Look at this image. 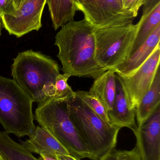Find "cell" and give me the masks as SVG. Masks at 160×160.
I'll return each mask as SVG.
<instances>
[{
	"label": "cell",
	"mask_w": 160,
	"mask_h": 160,
	"mask_svg": "<svg viewBox=\"0 0 160 160\" xmlns=\"http://www.w3.org/2000/svg\"><path fill=\"white\" fill-rule=\"evenodd\" d=\"M114 69L107 70L96 78L90 90L91 95L96 98L107 112L111 111L116 92V78Z\"/></svg>",
	"instance_id": "obj_14"
},
{
	"label": "cell",
	"mask_w": 160,
	"mask_h": 160,
	"mask_svg": "<svg viewBox=\"0 0 160 160\" xmlns=\"http://www.w3.org/2000/svg\"><path fill=\"white\" fill-rule=\"evenodd\" d=\"M75 94L76 96L80 98L95 112L103 120L111 123L108 112L96 98L90 94L88 91L83 90L75 91Z\"/></svg>",
	"instance_id": "obj_19"
},
{
	"label": "cell",
	"mask_w": 160,
	"mask_h": 160,
	"mask_svg": "<svg viewBox=\"0 0 160 160\" xmlns=\"http://www.w3.org/2000/svg\"><path fill=\"white\" fill-rule=\"evenodd\" d=\"M53 26L54 30L74 20L77 11L74 0H47Z\"/></svg>",
	"instance_id": "obj_16"
},
{
	"label": "cell",
	"mask_w": 160,
	"mask_h": 160,
	"mask_svg": "<svg viewBox=\"0 0 160 160\" xmlns=\"http://www.w3.org/2000/svg\"><path fill=\"white\" fill-rule=\"evenodd\" d=\"M15 4V7L17 10H18L22 5L25 0H13Z\"/></svg>",
	"instance_id": "obj_28"
},
{
	"label": "cell",
	"mask_w": 160,
	"mask_h": 160,
	"mask_svg": "<svg viewBox=\"0 0 160 160\" xmlns=\"http://www.w3.org/2000/svg\"><path fill=\"white\" fill-rule=\"evenodd\" d=\"M140 24L95 29V59L102 69H114L129 58Z\"/></svg>",
	"instance_id": "obj_6"
},
{
	"label": "cell",
	"mask_w": 160,
	"mask_h": 160,
	"mask_svg": "<svg viewBox=\"0 0 160 160\" xmlns=\"http://www.w3.org/2000/svg\"><path fill=\"white\" fill-rule=\"evenodd\" d=\"M47 0H25L16 17L1 15L4 28L10 35L21 37L42 27L41 18Z\"/></svg>",
	"instance_id": "obj_9"
},
{
	"label": "cell",
	"mask_w": 160,
	"mask_h": 160,
	"mask_svg": "<svg viewBox=\"0 0 160 160\" xmlns=\"http://www.w3.org/2000/svg\"><path fill=\"white\" fill-rule=\"evenodd\" d=\"M61 27L54 45L64 73L95 79L106 71L96 61L95 28L90 22L85 18L72 20Z\"/></svg>",
	"instance_id": "obj_1"
},
{
	"label": "cell",
	"mask_w": 160,
	"mask_h": 160,
	"mask_svg": "<svg viewBox=\"0 0 160 160\" xmlns=\"http://www.w3.org/2000/svg\"><path fill=\"white\" fill-rule=\"evenodd\" d=\"M67 106L70 117L93 160L100 159L115 148L121 128L103 120L76 95L67 100Z\"/></svg>",
	"instance_id": "obj_2"
},
{
	"label": "cell",
	"mask_w": 160,
	"mask_h": 160,
	"mask_svg": "<svg viewBox=\"0 0 160 160\" xmlns=\"http://www.w3.org/2000/svg\"><path fill=\"white\" fill-rule=\"evenodd\" d=\"M133 133L141 160H160V106Z\"/></svg>",
	"instance_id": "obj_10"
},
{
	"label": "cell",
	"mask_w": 160,
	"mask_h": 160,
	"mask_svg": "<svg viewBox=\"0 0 160 160\" xmlns=\"http://www.w3.org/2000/svg\"><path fill=\"white\" fill-rule=\"evenodd\" d=\"M160 45H158L147 60L132 75L118 76L129 99L132 109H136L150 89L157 70L159 68Z\"/></svg>",
	"instance_id": "obj_8"
},
{
	"label": "cell",
	"mask_w": 160,
	"mask_h": 160,
	"mask_svg": "<svg viewBox=\"0 0 160 160\" xmlns=\"http://www.w3.org/2000/svg\"><path fill=\"white\" fill-rule=\"evenodd\" d=\"M60 74L59 65L55 60L32 50L19 52L11 66L13 79L34 102L38 103L48 99L43 87L54 85Z\"/></svg>",
	"instance_id": "obj_4"
},
{
	"label": "cell",
	"mask_w": 160,
	"mask_h": 160,
	"mask_svg": "<svg viewBox=\"0 0 160 160\" xmlns=\"http://www.w3.org/2000/svg\"><path fill=\"white\" fill-rule=\"evenodd\" d=\"M77 10L95 29L133 22L134 18L124 10L122 0H74Z\"/></svg>",
	"instance_id": "obj_7"
},
{
	"label": "cell",
	"mask_w": 160,
	"mask_h": 160,
	"mask_svg": "<svg viewBox=\"0 0 160 160\" xmlns=\"http://www.w3.org/2000/svg\"><path fill=\"white\" fill-rule=\"evenodd\" d=\"M33 100L13 79L0 76V124L19 138L34 130Z\"/></svg>",
	"instance_id": "obj_5"
},
{
	"label": "cell",
	"mask_w": 160,
	"mask_h": 160,
	"mask_svg": "<svg viewBox=\"0 0 160 160\" xmlns=\"http://www.w3.org/2000/svg\"><path fill=\"white\" fill-rule=\"evenodd\" d=\"M70 76L68 74H60L56 77L54 86V97L57 99L68 100L75 96V91L68 84Z\"/></svg>",
	"instance_id": "obj_20"
},
{
	"label": "cell",
	"mask_w": 160,
	"mask_h": 160,
	"mask_svg": "<svg viewBox=\"0 0 160 160\" xmlns=\"http://www.w3.org/2000/svg\"><path fill=\"white\" fill-rule=\"evenodd\" d=\"M147 0H122L124 10L135 18L138 15L139 9L145 3Z\"/></svg>",
	"instance_id": "obj_21"
},
{
	"label": "cell",
	"mask_w": 160,
	"mask_h": 160,
	"mask_svg": "<svg viewBox=\"0 0 160 160\" xmlns=\"http://www.w3.org/2000/svg\"><path fill=\"white\" fill-rule=\"evenodd\" d=\"M117 160H141L137 146L131 150H117Z\"/></svg>",
	"instance_id": "obj_23"
},
{
	"label": "cell",
	"mask_w": 160,
	"mask_h": 160,
	"mask_svg": "<svg viewBox=\"0 0 160 160\" xmlns=\"http://www.w3.org/2000/svg\"><path fill=\"white\" fill-rule=\"evenodd\" d=\"M0 160H3V158H2V157H1V156H0Z\"/></svg>",
	"instance_id": "obj_30"
},
{
	"label": "cell",
	"mask_w": 160,
	"mask_h": 160,
	"mask_svg": "<svg viewBox=\"0 0 160 160\" xmlns=\"http://www.w3.org/2000/svg\"><path fill=\"white\" fill-rule=\"evenodd\" d=\"M57 157L59 160H80L71 156L70 154L59 155L57 156Z\"/></svg>",
	"instance_id": "obj_26"
},
{
	"label": "cell",
	"mask_w": 160,
	"mask_h": 160,
	"mask_svg": "<svg viewBox=\"0 0 160 160\" xmlns=\"http://www.w3.org/2000/svg\"><path fill=\"white\" fill-rule=\"evenodd\" d=\"M4 28L3 25V22H2V19H1V17H0V36L2 35V31L3 28Z\"/></svg>",
	"instance_id": "obj_29"
},
{
	"label": "cell",
	"mask_w": 160,
	"mask_h": 160,
	"mask_svg": "<svg viewBox=\"0 0 160 160\" xmlns=\"http://www.w3.org/2000/svg\"><path fill=\"white\" fill-rule=\"evenodd\" d=\"M28 137L21 144L32 153L55 156L70 154L54 137L40 126L36 127Z\"/></svg>",
	"instance_id": "obj_13"
},
{
	"label": "cell",
	"mask_w": 160,
	"mask_h": 160,
	"mask_svg": "<svg viewBox=\"0 0 160 160\" xmlns=\"http://www.w3.org/2000/svg\"><path fill=\"white\" fill-rule=\"evenodd\" d=\"M17 10L13 0H0V15L16 17Z\"/></svg>",
	"instance_id": "obj_22"
},
{
	"label": "cell",
	"mask_w": 160,
	"mask_h": 160,
	"mask_svg": "<svg viewBox=\"0 0 160 160\" xmlns=\"http://www.w3.org/2000/svg\"><path fill=\"white\" fill-rule=\"evenodd\" d=\"M0 156L3 160H40L21 144L12 140L5 131L0 132Z\"/></svg>",
	"instance_id": "obj_17"
},
{
	"label": "cell",
	"mask_w": 160,
	"mask_h": 160,
	"mask_svg": "<svg viewBox=\"0 0 160 160\" xmlns=\"http://www.w3.org/2000/svg\"><path fill=\"white\" fill-rule=\"evenodd\" d=\"M39 159L40 160H59L57 156L52 155H46V154H40Z\"/></svg>",
	"instance_id": "obj_27"
},
{
	"label": "cell",
	"mask_w": 160,
	"mask_h": 160,
	"mask_svg": "<svg viewBox=\"0 0 160 160\" xmlns=\"http://www.w3.org/2000/svg\"><path fill=\"white\" fill-rule=\"evenodd\" d=\"M160 3V0H147L144 5L142 17L146 16L157 5Z\"/></svg>",
	"instance_id": "obj_24"
},
{
	"label": "cell",
	"mask_w": 160,
	"mask_h": 160,
	"mask_svg": "<svg viewBox=\"0 0 160 160\" xmlns=\"http://www.w3.org/2000/svg\"><path fill=\"white\" fill-rule=\"evenodd\" d=\"M0 17H1V15H0Z\"/></svg>",
	"instance_id": "obj_31"
},
{
	"label": "cell",
	"mask_w": 160,
	"mask_h": 160,
	"mask_svg": "<svg viewBox=\"0 0 160 160\" xmlns=\"http://www.w3.org/2000/svg\"><path fill=\"white\" fill-rule=\"evenodd\" d=\"M116 78L115 99L112 109L108 112L110 122L120 128H128L134 132L137 128L135 110L132 108L127 94L116 74Z\"/></svg>",
	"instance_id": "obj_11"
},
{
	"label": "cell",
	"mask_w": 160,
	"mask_h": 160,
	"mask_svg": "<svg viewBox=\"0 0 160 160\" xmlns=\"http://www.w3.org/2000/svg\"><path fill=\"white\" fill-rule=\"evenodd\" d=\"M160 25L127 61L114 68L116 73L122 77H128L134 74L150 57L160 44Z\"/></svg>",
	"instance_id": "obj_12"
},
{
	"label": "cell",
	"mask_w": 160,
	"mask_h": 160,
	"mask_svg": "<svg viewBox=\"0 0 160 160\" xmlns=\"http://www.w3.org/2000/svg\"><path fill=\"white\" fill-rule=\"evenodd\" d=\"M117 151L115 148H114L98 160H117Z\"/></svg>",
	"instance_id": "obj_25"
},
{
	"label": "cell",
	"mask_w": 160,
	"mask_h": 160,
	"mask_svg": "<svg viewBox=\"0 0 160 160\" xmlns=\"http://www.w3.org/2000/svg\"><path fill=\"white\" fill-rule=\"evenodd\" d=\"M139 22L141 24L131 56L145 42L154 30L160 25V3L157 5L146 16H142Z\"/></svg>",
	"instance_id": "obj_18"
},
{
	"label": "cell",
	"mask_w": 160,
	"mask_h": 160,
	"mask_svg": "<svg viewBox=\"0 0 160 160\" xmlns=\"http://www.w3.org/2000/svg\"><path fill=\"white\" fill-rule=\"evenodd\" d=\"M160 72L158 68L150 89L135 109L138 126L143 124L154 113L160 106Z\"/></svg>",
	"instance_id": "obj_15"
},
{
	"label": "cell",
	"mask_w": 160,
	"mask_h": 160,
	"mask_svg": "<svg viewBox=\"0 0 160 160\" xmlns=\"http://www.w3.org/2000/svg\"><path fill=\"white\" fill-rule=\"evenodd\" d=\"M35 119L54 137L71 156L93 160L84 141L70 117L67 100L49 98L38 103Z\"/></svg>",
	"instance_id": "obj_3"
}]
</instances>
